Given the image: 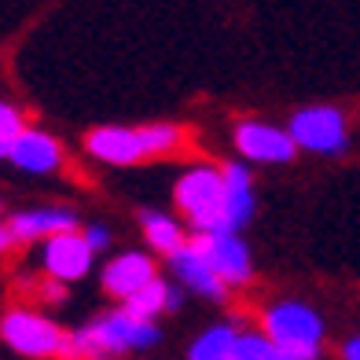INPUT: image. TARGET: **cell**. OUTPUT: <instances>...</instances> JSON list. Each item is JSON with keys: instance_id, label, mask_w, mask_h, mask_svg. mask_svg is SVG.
<instances>
[{"instance_id": "6da1fadb", "label": "cell", "mask_w": 360, "mask_h": 360, "mask_svg": "<svg viewBox=\"0 0 360 360\" xmlns=\"http://www.w3.org/2000/svg\"><path fill=\"white\" fill-rule=\"evenodd\" d=\"M158 338H162L158 323L140 320L129 309H114V313H103L92 323L70 331V346L63 360H110L122 353L151 349Z\"/></svg>"}, {"instance_id": "7a4b0ae2", "label": "cell", "mask_w": 360, "mask_h": 360, "mask_svg": "<svg viewBox=\"0 0 360 360\" xmlns=\"http://www.w3.org/2000/svg\"><path fill=\"white\" fill-rule=\"evenodd\" d=\"M173 202L195 236L228 232V188L221 166H188L173 184Z\"/></svg>"}, {"instance_id": "3957f363", "label": "cell", "mask_w": 360, "mask_h": 360, "mask_svg": "<svg viewBox=\"0 0 360 360\" xmlns=\"http://www.w3.org/2000/svg\"><path fill=\"white\" fill-rule=\"evenodd\" d=\"M261 335L290 360H320L327 327L313 305L287 298L261 313Z\"/></svg>"}, {"instance_id": "277c9868", "label": "cell", "mask_w": 360, "mask_h": 360, "mask_svg": "<svg viewBox=\"0 0 360 360\" xmlns=\"http://www.w3.org/2000/svg\"><path fill=\"white\" fill-rule=\"evenodd\" d=\"M0 338L4 346L15 349L19 356H34V360H48V356H67V346H70V331L44 316V313H34V309H8L0 316Z\"/></svg>"}, {"instance_id": "5b68a950", "label": "cell", "mask_w": 360, "mask_h": 360, "mask_svg": "<svg viewBox=\"0 0 360 360\" xmlns=\"http://www.w3.org/2000/svg\"><path fill=\"white\" fill-rule=\"evenodd\" d=\"M290 140L313 155H342L349 147V122L338 107H302L287 122Z\"/></svg>"}, {"instance_id": "8992f818", "label": "cell", "mask_w": 360, "mask_h": 360, "mask_svg": "<svg viewBox=\"0 0 360 360\" xmlns=\"http://www.w3.org/2000/svg\"><path fill=\"white\" fill-rule=\"evenodd\" d=\"M232 143L243 162H261V166H283V162H294V155H298V143L290 140L283 125L257 122V118H243L232 133Z\"/></svg>"}, {"instance_id": "52a82bcc", "label": "cell", "mask_w": 360, "mask_h": 360, "mask_svg": "<svg viewBox=\"0 0 360 360\" xmlns=\"http://www.w3.org/2000/svg\"><path fill=\"white\" fill-rule=\"evenodd\" d=\"M195 243L202 247V254L210 257V265H214V272L221 276L228 290L247 287L254 280V257L239 232H210V236H195Z\"/></svg>"}, {"instance_id": "ba28073f", "label": "cell", "mask_w": 360, "mask_h": 360, "mask_svg": "<svg viewBox=\"0 0 360 360\" xmlns=\"http://www.w3.org/2000/svg\"><path fill=\"white\" fill-rule=\"evenodd\" d=\"M92 247L85 243L81 232H67V236H56L41 243V269H44V280H56V283H77L85 280L89 269H92Z\"/></svg>"}, {"instance_id": "9c48e42d", "label": "cell", "mask_w": 360, "mask_h": 360, "mask_svg": "<svg viewBox=\"0 0 360 360\" xmlns=\"http://www.w3.org/2000/svg\"><path fill=\"white\" fill-rule=\"evenodd\" d=\"M89 158L103 162V166H136V162L151 158L147 155V140L140 125H100L85 136Z\"/></svg>"}, {"instance_id": "30bf717a", "label": "cell", "mask_w": 360, "mask_h": 360, "mask_svg": "<svg viewBox=\"0 0 360 360\" xmlns=\"http://www.w3.org/2000/svg\"><path fill=\"white\" fill-rule=\"evenodd\" d=\"M158 280V265L151 254L143 250H125V254H114L107 265L100 269V287L110 294V298H118L122 305L140 294L143 287H151Z\"/></svg>"}, {"instance_id": "8fae6325", "label": "cell", "mask_w": 360, "mask_h": 360, "mask_svg": "<svg viewBox=\"0 0 360 360\" xmlns=\"http://www.w3.org/2000/svg\"><path fill=\"white\" fill-rule=\"evenodd\" d=\"M166 261H169V272L176 276V287L199 294V298H210V302H224L228 298V287L221 283V276L214 272V265H210V257L202 254L199 243H195V236L188 239L184 250H176Z\"/></svg>"}, {"instance_id": "7c38bea8", "label": "cell", "mask_w": 360, "mask_h": 360, "mask_svg": "<svg viewBox=\"0 0 360 360\" xmlns=\"http://www.w3.org/2000/svg\"><path fill=\"white\" fill-rule=\"evenodd\" d=\"M15 243H48L56 236L81 232L77 214L70 206H34V210H19L8 221Z\"/></svg>"}, {"instance_id": "4fadbf2b", "label": "cell", "mask_w": 360, "mask_h": 360, "mask_svg": "<svg viewBox=\"0 0 360 360\" xmlns=\"http://www.w3.org/2000/svg\"><path fill=\"white\" fill-rule=\"evenodd\" d=\"M8 162L22 173H34V176H48V173H59L67 155H63V143L56 136H48L44 129H26V133L11 143V155Z\"/></svg>"}, {"instance_id": "5bb4252c", "label": "cell", "mask_w": 360, "mask_h": 360, "mask_svg": "<svg viewBox=\"0 0 360 360\" xmlns=\"http://www.w3.org/2000/svg\"><path fill=\"white\" fill-rule=\"evenodd\" d=\"M224 173V188H228V232H239V228H247L250 217H254V173L247 162H228L221 166Z\"/></svg>"}, {"instance_id": "9a60e30c", "label": "cell", "mask_w": 360, "mask_h": 360, "mask_svg": "<svg viewBox=\"0 0 360 360\" xmlns=\"http://www.w3.org/2000/svg\"><path fill=\"white\" fill-rule=\"evenodd\" d=\"M180 305H184V294H180V287L158 276L151 287H143L140 294H133V298H129L122 309H129L133 316L155 323V316H162V313H176Z\"/></svg>"}, {"instance_id": "2e32d148", "label": "cell", "mask_w": 360, "mask_h": 360, "mask_svg": "<svg viewBox=\"0 0 360 360\" xmlns=\"http://www.w3.org/2000/svg\"><path fill=\"white\" fill-rule=\"evenodd\" d=\"M140 228H143L147 247H151L155 254L173 257L176 250L188 247L184 228H180V221H173L169 214H158V210H140Z\"/></svg>"}, {"instance_id": "e0dca14e", "label": "cell", "mask_w": 360, "mask_h": 360, "mask_svg": "<svg viewBox=\"0 0 360 360\" xmlns=\"http://www.w3.org/2000/svg\"><path fill=\"white\" fill-rule=\"evenodd\" d=\"M239 327L236 323H214L206 327L188 346V360H232L236 356V346H239Z\"/></svg>"}, {"instance_id": "ac0fdd59", "label": "cell", "mask_w": 360, "mask_h": 360, "mask_svg": "<svg viewBox=\"0 0 360 360\" xmlns=\"http://www.w3.org/2000/svg\"><path fill=\"white\" fill-rule=\"evenodd\" d=\"M140 129L147 140V155H173L188 140V129L173 125V122H155V125H140Z\"/></svg>"}, {"instance_id": "d6986e66", "label": "cell", "mask_w": 360, "mask_h": 360, "mask_svg": "<svg viewBox=\"0 0 360 360\" xmlns=\"http://www.w3.org/2000/svg\"><path fill=\"white\" fill-rule=\"evenodd\" d=\"M26 129H30V125H26V118H22V110L0 100V158L11 155V143L19 140Z\"/></svg>"}, {"instance_id": "ffe728a7", "label": "cell", "mask_w": 360, "mask_h": 360, "mask_svg": "<svg viewBox=\"0 0 360 360\" xmlns=\"http://www.w3.org/2000/svg\"><path fill=\"white\" fill-rule=\"evenodd\" d=\"M232 360H280V349H276L261 331H243Z\"/></svg>"}, {"instance_id": "44dd1931", "label": "cell", "mask_w": 360, "mask_h": 360, "mask_svg": "<svg viewBox=\"0 0 360 360\" xmlns=\"http://www.w3.org/2000/svg\"><path fill=\"white\" fill-rule=\"evenodd\" d=\"M81 236H85V243L92 247V254H100V250H107V247H110V228H107V224H100V221L85 224V228H81Z\"/></svg>"}, {"instance_id": "7402d4cb", "label": "cell", "mask_w": 360, "mask_h": 360, "mask_svg": "<svg viewBox=\"0 0 360 360\" xmlns=\"http://www.w3.org/2000/svg\"><path fill=\"white\" fill-rule=\"evenodd\" d=\"M37 294H41L44 302H63V298H67V287L56 283V280H44V283L37 287Z\"/></svg>"}, {"instance_id": "603a6c76", "label": "cell", "mask_w": 360, "mask_h": 360, "mask_svg": "<svg viewBox=\"0 0 360 360\" xmlns=\"http://www.w3.org/2000/svg\"><path fill=\"white\" fill-rule=\"evenodd\" d=\"M342 360H360V335L342 342Z\"/></svg>"}, {"instance_id": "cb8c5ba5", "label": "cell", "mask_w": 360, "mask_h": 360, "mask_svg": "<svg viewBox=\"0 0 360 360\" xmlns=\"http://www.w3.org/2000/svg\"><path fill=\"white\" fill-rule=\"evenodd\" d=\"M15 247V236H11V228L8 224H0V254H8Z\"/></svg>"}, {"instance_id": "d4e9b609", "label": "cell", "mask_w": 360, "mask_h": 360, "mask_svg": "<svg viewBox=\"0 0 360 360\" xmlns=\"http://www.w3.org/2000/svg\"><path fill=\"white\" fill-rule=\"evenodd\" d=\"M280 360H290V356H283V353H280Z\"/></svg>"}]
</instances>
